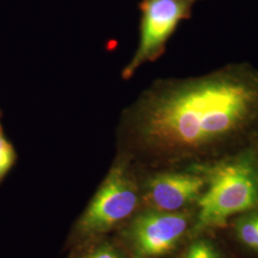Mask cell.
<instances>
[{
    "label": "cell",
    "mask_w": 258,
    "mask_h": 258,
    "mask_svg": "<svg viewBox=\"0 0 258 258\" xmlns=\"http://www.w3.org/2000/svg\"><path fill=\"white\" fill-rule=\"evenodd\" d=\"M257 137L258 68L232 63L155 81L122 112L117 152L140 168H189Z\"/></svg>",
    "instance_id": "obj_1"
},
{
    "label": "cell",
    "mask_w": 258,
    "mask_h": 258,
    "mask_svg": "<svg viewBox=\"0 0 258 258\" xmlns=\"http://www.w3.org/2000/svg\"><path fill=\"white\" fill-rule=\"evenodd\" d=\"M189 168L206 180L194 233L218 231L231 217L258 208V137L219 160Z\"/></svg>",
    "instance_id": "obj_2"
},
{
    "label": "cell",
    "mask_w": 258,
    "mask_h": 258,
    "mask_svg": "<svg viewBox=\"0 0 258 258\" xmlns=\"http://www.w3.org/2000/svg\"><path fill=\"white\" fill-rule=\"evenodd\" d=\"M142 209L138 167L116 153L110 167L83 212L75 220L64 249L85 241L112 235Z\"/></svg>",
    "instance_id": "obj_3"
},
{
    "label": "cell",
    "mask_w": 258,
    "mask_h": 258,
    "mask_svg": "<svg viewBox=\"0 0 258 258\" xmlns=\"http://www.w3.org/2000/svg\"><path fill=\"white\" fill-rule=\"evenodd\" d=\"M196 214L141 209L112 235L130 258H168L192 235Z\"/></svg>",
    "instance_id": "obj_4"
},
{
    "label": "cell",
    "mask_w": 258,
    "mask_h": 258,
    "mask_svg": "<svg viewBox=\"0 0 258 258\" xmlns=\"http://www.w3.org/2000/svg\"><path fill=\"white\" fill-rule=\"evenodd\" d=\"M138 171L142 209L167 212L196 209L206 189L205 177L194 168L138 167Z\"/></svg>",
    "instance_id": "obj_5"
},
{
    "label": "cell",
    "mask_w": 258,
    "mask_h": 258,
    "mask_svg": "<svg viewBox=\"0 0 258 258\" xmlns=\"http://www.w3.org/2000/svg\"><path fill=\"white\" fill-rule=\"evenodd\" d=\"M194 0H143L141 33L135 54L121 71L123 80L131 79L139 68L164 54L169 37L186 19Z\"/></svg>",
    "instance_id": "obj_6"
},
{
    "label": "cell",
    "mask_w": 258,
    "mask_h": 258,
    "mask_svg": "<svg viewBox=\"0 0 258 258\" xmlns=\"http://www.w3.org/2000/svg\"><path fill=\"white\" fill-rule=\"evenodd\" d=\"M217 231L236 257L258 258V208L231 217Z\"/></svg>",
    "instance_id": "obj_7"
},
{
    "label": "cell",
    "mask_w": 258,
    "mask_h": 258,
    "mask_svg": "<svg viewBox=\"0 0 258 258\" xmlns=\"http://www.w3.org/2000/svg\"><path fill=\"white\" fill-rule=\"evenodd\" d=\"M168 258H237L217 231L194 233Z\"/></svg>",
    "instance_id": "obj_8"
},
{
    "label": "cell",
    "mask_w": 258,
    "mask_h": 258,
    "mask_svg": "<svg viewBox=\"0 0 258 258\" xmlns=\"http://www.w3.org/2000/svg\"><path fill=\"white\" fill-rule=\"evenodd\" d=\"M66 252V258H130L113 235L85 241Z\"/></svg>",
    "instance_id": "obj_9"
},
{
    "label": "cell",
    "mask_w": 258,
    "mask_h": 258,
    "mask_svg": "<svg viewBox=\"0 0 258 258\" xmlns=\"http://www.w3.org/2000/svg\"><path fill=\"white\" fill-rule=\"evenodd\" d=\"M1 120L2 112L0 111V184L4 182L19 159L16 148L5 134Z\"/></svg>",
    "instance_id": "obj_10"
}]
</instances>
